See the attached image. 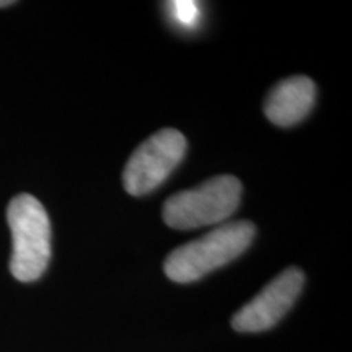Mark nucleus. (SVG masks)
I'll list each match as a JSON object with an SVG mask.
<instances>
[{
  "instance_id": "f257e3e1",
  "label": "nucleus",
  "mask_w": 352,
  "mask_h": 352,
  "mask_svg": "<svg viewBox=\"0 0 352 352\" xmlns=\"http://www.w3.org/2000/svg\"><path fill=\"white\" fill-rule=\"evenodd\" d=\"M254 235L256 227L248 220L222 223L201 239L173 250L164 264L165 274L173 283H195L245 253Z\"/></svg>"
},
{
  "instance_id": "f03ea898",
  "label": "nucleus",
  "mask_w": 352,
  "mask_h": 352,
  "mask_svg": "<svg viewBox=\"0 0 352 352\" xmlns=\"http://www.w3.org/2000/svg\"><path fill=\"white\" fill-rule=\"evenodd\" d=\"M13 239L10 271L21 283H33L46 271L51 258V223L46 209L32 195L13 197L7 209Z\"/></svg>"
},
{
  "instance_id": "7ed1b4c3",
  "label": "nucleus",
  "mask_w": 352,
  "mask_h": 352,
  "mask_svg": "<svg viewBox=\"0 0 352 352\" xmlns=\"http://www.w3.org/2000/svg\"><path fill=\"white\" fill-rule=\"evenodd\" d=\"M241 183L232 175H220L192 189L176 192L164 206L165 223L176 230L220 226L239 209Z\"/></svg>"
},
{
  "instance_id": "20e7f679",
  "label": "nucleus",
  "mask_w": 352,
  "mask_h": 352,
  "mask_svg": "<svg viewBox=\"0 0 352 352\" xmlns=\"http://www.w3.org/2000/svg\"><path fill=\"white\" fill-rule=\"evenodd\" d=\"M186 153V139L176 129H162L132 153L122 171V184L131 196H144L165 182Z\"/></svg>"
},
{
  "instance_id": "39448f33",
  "label": "nucleus",
  "mask_w": 352,
  "mask_h": 352,
  "mask_svg": "<svg viewBox=\"0 0 352 352\" xmlns=\"http://www.w3.org/2000/svg\"><path fill=\"white\" fill-rule=\"evenodd\" d=\"M303 284L305 274L296 266L287 267L233 315L232 327L240 333H259L272 328L296 303Z\"/></svg>"
},
{
  "instance_id": "423d86ee",
  "label": "nucleus",
  "mask_w": 352,
  "mask_h": 352,
  "mask_svg": "<svg viewBox=\"0 0 352 352\" xmlns=\"http://www.w3.org/2000/svg\"><path fill=\"white\" fill-rule=\"evenodd\" d=\"M315 96L316 87L311 78L305 76L285 78L267 95L264 101V114L276 126H296L311 111Z\"/></svg>"
},
{
  "instance_id": "0eeeda50",
  "label": "nucleus",
  "mask_w": 352,
  "mask_h": 352,
  "mask_svg": "<svg viewBox=\"0 0 352 352\" xmlns=\"http://www.w3.org/2000/svg\"><path fill=\"white\" fill-rule=\"evenodd\" d=\"M168 10L173 15V19L178 21L179 25L186 26H195L199 20L201 10L197 7L196 2H189V0H176V2H168Z\"/></svg>"
},
{
  "instance_id": "6e6552de",
  "label": "nucleus",
  "mask_w": 352,
  "mask_h": 352,
  "mask_svg": "<svg viewBox=\"0 0 352 352\" xmlns=\"http://www.w3.org/2000/svg\"><path fill=\"white\" fill-rule=\"evenodd\" d=\"M13 2H10V0H0V7H8L12 6Z\"/></svg>"
}]
</instances>
